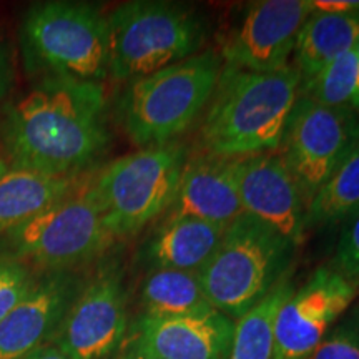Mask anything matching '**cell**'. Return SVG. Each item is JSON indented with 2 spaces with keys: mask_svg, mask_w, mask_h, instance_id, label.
Wrapping results in <instances>:
<instances>
[{
  "mask_svg": "<svg viewBox=\"0 0 359 359\" xmlns=\"http://www.w3.org/2000/svg\"><path fill=\"white\" fill-rule=\"evenodd\" d=\"M143 318H180L213 311L200 275L180 269H151L142 283Z\"/></svg>",
  "mask_w": 359,
  "mask_h": 359,
  "instance_id": "20",
  "label": "cell"
},
{
  "mask_svg": "<svg viewBox=\"0 0 359 359\" xmlns=\"http://www.w3.org/2000/svg\"><path fill=\"white\" fill-rule=\"evenodd\" d=\"M313 13L311 0H262L251 4L222 48L223 64L268 74L290 65L299 29Z\"/></svg>",
  "mask_w": 359,
  "mask_h": 359,
  "instance_id": "12",
  "label": "cell"
},
{
  "mask_svg": "<svg viewBox=\"0 0 359 359\" xmlns=\"http://www.w3.org/2000/svg\"><path fill=\"white\" fill-rule=\"evenodd\" d=\"M25 57L52 75L97 82L109 77V22L83 2H42L22 25Z\"/></svg>",
  "mask_w": 359,
  "mask_h": 359,
  "instance_id": "8",
  "label": "cell"
},
{
  "mask_svg": "<svg viewBox=\"0 0 359 359\" xmlns=\"http://www.w3.org/2000/svg\"><path fill=\"white\" fill-rule=\"evenodd\" d=\"M127 331V298L115 264L79 290L58 326L55 346L69 359H109Z\"/></svg>",
  "mask_w": 359,
  "mask_h": 359,
  "instance_id": "11",
  "label": "cell"
},
{
  "mask_svg": "<svg viewBox=\"0 0 359 359\" xmlns=\"http://www.w3.org/2000/svg\"><path fill=\"white\" fill-rule=\"evenodd\" d=\"M299 85L302 77L291 64L268 74L223 64L200 130L206 154L243 158L278 150Z\"/></svg>",
  "mask_w": 359,
  "mask_h": 359,
  "instance_id": "2",
  "label": "cell"
},
{
  "mask_svg": "<svg viewBox=\"0 0 359 359\" xmlns=\"http://www.w3.org/2000/svg\"><path fill=\"white\" fill-rule=\"evenodd\" d=\"M25 359H69L57 346H43Z\"/></svg>",
  "mask_w": 359,
  "mask_h": 359,
  "instance_id": "29",
  "label": "cell"
},
{
  "mask_svg": "<svg viewBox=\"0 0 359 359\" xmlns=\"http://www.w3.org/2000/svg\"><path fill=\"white\" fill-rule=\"evenodd\" d=\"M80 177H52L0 155V236L65 198Z\"/></svg>",
  "mask_w": 359,
  "mask_h": 359,
  "instance_id": "18",
  "label": "cell"
},
{
  "mask_svg": "<svg viewBox=\"0 0 359 359\" xmlns=\"http://www.w3.org/2000/svg\"><path fill=\"white\" fill-rule=\"evenodd\" d=\"M35 278L29 266L11 258H0V323L32 290Z\"/></svg>",
  "mask_w": 359,
  "mask_h": 359,
  "instance_id": "24",
  "label": "cell"
},
{
  "mask_svg": "<svg viewBox=\"0 0 359 359\" xmlns=\"http://www.w3.org/2000/svg\"><path fill=\"white\" fill-rule=\"evenodd\" d=\"M313 12L351 13L359 12V0H311Z\"/></svg>",
  "mask_w": 359,
  "mask_h": 359,
  "instance_id": "27",
  "label": "cell"
},
{
  "mask_svg": "<svg viewBox=\"0 0 359 359\" xmlns=\"http://www.w3.org/2000/svg\"><path fill=\"white\" fill-rule=\"evenodd\" d=\"M226 226L188 217L163 219L143 245L142 259L151 269L200 273L217 251Z\"/></svg>",
  "mask_w": 359,
  "mask_h": 359,
  "instance_id": "17",
  "label": "cell"
},
{
  "mask_svg": "<svg viewBox=\"0 0 359 359\" xmlns=\"http://www.w3.org/2000/svg\"><path fill=\"white\" fill-rule=\"evenodd\" d=\"M333 266L359 281V212L339 238Z\"/></svg>",
  "mask_w": 359,
  "mask_h": 359,
  "instance_id": "26",
  "label": "cell"
},
{
  "mask_svg": "<svg viewBox=\"0 0 359 359\" xmlns=\"http://www.w3.org/2000/svg\"><path fill=\"white\" fill-rule=\"evenodd\" d=\"M182 143L140 148L110 161L90 180L115 240L137 235L173 203L188 158Z\"/></svg>",
  "mask_w": 359,
  "mask_h": 359,
  "instance_id": "6",
  "label": "cell"
},
{
  "mask_svg": "<svg viewBox=\"0 0 359 359\" xmlns=\"http://www.w3.org/2000/svg\"><path fill=\"white\" fill-rule=\"evenodd\" d=\"M303 359H359V316L331 330Z\"/></svg>",
  "mask_w": 359,
  "mask_h": 359,
  "instance_id": "25",
  "label": "cell"
},
{
  "mask_svg": "<svg viewBox=\"0 0 359 359\" xmlns=\"http://www.w3.org/2000/svg\"><path fill=\"white\" fill-rule=\"evenodd\" d=\"M222 70V55L206 50L128 82L118 114L133 145L148 148L177 140L212 100Z\"/></svg>",
  "mask_w": 359,
  "mask_h": 359,
  "instance_id": "3",
  "label": "cell"
},
{
  "mask_svg": "<svg viewBox=\"0 0 359 359\" xmlns=\"http://www.w3.org/2000/svg\"><path fill=\"white\" fill-rule=\"evenodd\" d=\"M109 142L102 85L62 75L40 80L0 122L4 155L52 177H80Z\"/></svg>",
  "mask_w": 359,
  "mask_h": 359,
  "instance_id": "1",
  "label": "cell"
},
{
  "mask_svg": "<svg viewBox=\"0 0 359 359\" xmlns=\"http://www.w3.org/2000/svg\"><path fill=\"white\" fill-rule=\"evenodd\" d=\"M11 62H8L6 48L0 43V97H4L7 93L8 85H11Z\"/></svg>",
  "mask_w": 359,
  "mask_h": 359,
  "instance_id": "28",
  "label": "cell"
},
{
  "mask_svg": "<svg viewBox=\"0 0 359 359\" xmlns=\"http://www.w3.org/2000/svg\"><path fill=\"white\" fill-rule=\"evenodd\" d=\"M125 359H155V358H148V356H140V354H137V353H132L130 351V354Z\"/></svg>",
  "mask_w": 359,
  "mask_h": 359,
  "instance_id": "30",
  "label": "cell"
},
{
  "mask_svg": "<svg viewBox=\"0 0 359 359\" xmlns=\"http://www.w3.org/2000/svg\"><path fill=\"white\" fill-rule=\"evenodd\" d=\"M359 212V140L314 193L306 206L304 226H330Z\"/></svg>",
  "mask_w": 359,
  "mask_h": 359,
  "instance_id": "21",
  "label": "cell"
},
{
  "mask_svg": "<svg viewBox=\"0 0 359 359\" xmlns=\"http://www.w3.org/2000/svg\"><path fill=\"white\" fill-rule=\"evenodd\" d=\"M90 180L55 205L4 233L0 236L2 257L25 266L69 271L102 255L115 238L107 228Z\"/></svg>",
  "mask_w": 359,
  "mask_h": 359,
  "instance_id": "7",
  "label": "cell"
},
{
  "mask_svg": "<svg viewBox=\"0 0 359 359\" xmlns=\"http://www.w3.org/2000/svg\"><path fill=\"white\" fill-rule=\"evenodd\" d=\"M358 294L359 281L341 273L333 264L314 269L304 285L291 291L278 309L271 359L308 356Z\"/></svg>",
  "mask_w": 359,
  "mask_h": 359,
  "instance_id": "10",
  "label": "cell"
},
{
  "mask_svg": "<svg viewBox=\"0 0 359 359\" xmlns=\"http://www.w3.org/2000/svg\"><path fill=\"white\" fill-rule=\"evenodd\" d=\"M353 50H354V53H356V57L359 58V43L356 45V47H354V48H353Z\"/></svg>",
  "mask_w": 359,
  "mask_h": 359,
  "instance_id": "31",
  "label": "cell"
},
{
  "mask_svg": "<svg viewBox=\"0 0 359 359\" xmlns=\"http://www.w3.org/2000/svg\"><path fill=\"white\" fill-rule=\"evenodd\" d=\"M358 140L356 111L298 97L283 133L280 155L302 188L306 206Z\"/></svg>",
  "mask_w": 359,
  "mask_h": 359,
  "instance_id": "9",
  "label": "cell"
},
{
  "mask_svg": "<svg viewBox=\"0 0 359 359\" xmlns=\"http://www.w3.org/2000/svg\"><path fill=\"white\" fill-rule=\"evenodd\" d=\"M299 95L333 109L359 110V58L354 50L336 58L311 82L299 87Z\"/></svg>",
  "mask_w": 359,
  "mask_h": 359,
  "instance_id": "23",
  "label": "cell"
},
{
  "mask_svg": "<svg viewBox=\"0 0 359 359\" xmlns=\"http://www.w3.org/2000/svg\"><path fill=\"white\" fill-rule=\"evenodd\" d=\"M238 158L213 154L188 155L173 203L165 219L198 218L230 224L243 215L236 183Z\"/></svg>",
  "mask_w": 359,
  "mask_h": 359,
  "instance_id": "16",
  "label": "cell"
},
{
  "mask_svg": "<svg viewBox=\"0 0 359 359\" xmlns=\"http://www.w3.org/2000/svg\"><path fill=\"white\" fill-rule=\"evenodd\" d=\"M359 43V12H313L299 29L294 47V67L306 85Z\"/></svg>",
  "mask_w": 359,
  "mask_h": 359,
  "instance_id": "19",
  "label": "cell"
},
{
  "mask_svg": "<svg viewBox=\"0 0 359 359\" xmlns=\"http://www.w3.org/2000/svg\"><path fill=\"white\" fill-rule=\"evenodd\" d=\"M296 248L275 228L240 215L198 273L206 298L217 311L238 321L288 275Z\"/></svg>",
  "mask_w": 359,
  "mask_h": 359,
  "instance_id": "4",
  "label": "cell"
},
{
  "mask_svg": "<svg viewBox=\"0 0 359 359\" xmlns=\"http://www.w3.org/2000/svg\"><path fill=\"white\" fill-rule=\"evenodd\" d=\"M293 290L290 275H286L269 291L266 298L235 323V334L228 359H271L276 313Z\"/></svg>",
  "mask_w": 359,
  "mask_h": 359,
  "instance_id": "22",
  "label": "cell"
},
{
  "mask_svg": "<svg viewBox=\"0 0 359 359\" xmlns=\"http://www.w3.org/2000/svg\"><path fill=\"white\" fill-rule=\"evenodd\" d=\"M236 183L243 213L299 246L306 233V200L281 155L268 151L238 158Z\"/></svg>",
  "mask_w": 359,
  "mask_h": 359,
  "instance_id": "13",
  "label": "cell"
},
{
  "mask_svg": "<svg viewBox=\"0 0 359 359\" xmlns=\"http://www.w3.org/2000/svg\"><path fill=\"white\" fill-rule=\"evenodd\" d=\"M80 290L69 271L35 280L32 290L0 323V359H25L55 336Z\"/></svg>",
  "mask_w": 359,
  "mask_h": 359,
  "instance_id": "14",
  "label": "cell"
},
{
  "mask_svg": "<svg viewBox=\"0 0 359 359\" xmlns=\"http://www.w3.org/2000/svg\"><path fill=\"white\" fill-rule=\"evenodd\" d=\"M109 75L132 82L196 55L205 43L203 20L182 4L133 0L107 17Z\"/></svg>",
  "mask_w": 359,
  "mask_h": 359,
  "instance_id": "5",
  "label": "cell"
},
{
  "mask_svg": "<svg viewBox=\"0 0 359 359\" xmlns=\"http://www.w3.org/2000/svg\"><path fill=\"white\" fill-rule=\"evenodd\" d=\"M235 323L217 309L165 320L142 318L132 353L155 359H228Z\"/></svg>",
  "mask_w": 359,
  "mask_h": 359,
  "instance_id": "15",
  "label": "cell"
}]
</instances>
